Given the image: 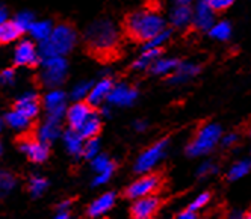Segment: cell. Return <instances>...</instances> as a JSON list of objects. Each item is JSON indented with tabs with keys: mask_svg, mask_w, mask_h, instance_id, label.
Wrapping results in <instances>:
<instances>
[{
	"mask_svg": "<svg viewBox=\"0 0 251 219\" xmlns=\"http://www.w3.org/2000/svg\"><path fill=\"white\" fill-rule=\"evenodd\" d=\"M85 43L89 51L106 58L114 54L120 43V30L114 22L103 18L89 24L85 32Z\"/></svg>",
	"mask_w": 251,
	"mask_h": 219,
	"instance_id": "cell-1",
	"label": "cell"
},
{
	"mask_svg": "<svg viewBox=\"0 0 251 219\" xmlns=\"http://www.w3.org/2000/svg\"><path fill=\"white\" fill-rule=\"evenodd\" d=\"M124 29L132 40L147 43L165 29V20L154 9H139L127 15Z\"/></svg>",
	"mask_w": 251,
	"mask_h": 219,
	"instance_id": "cell-2",
	"label": "cell"
},
{
	"mask_svg": "<svg viewBox=\"0 0 251 219\" xmlns=\"http://www.w3.org/2000/svg\"><path fill=\"white\" fill-rule=\"evenodd\" d=\"M77 33L73 26L70 24H58L53 27V32L49 38L40 43V54L41 58H51V56H64L70 53L76 46Z\"/></svg>",
	"mask_w": 251,
	"mask_h": 219,
	"instance_id": "cell-3",
	"label": "cell"
},
{
	"mask_svg": "<svg viewBox=\"0 0 251 219\" xmlns=\"http://www.w3.org/2000/svg\"><path fill=\"white\" fill-rule=\"evenodd\" d=\"M221 127L215 122H209L204 124L203 127H200L197 135L194 136V139L191 141V144L186 147V153L189 156H201L206 154L209 151H212L215 148L221 139Z\"/></svg>",
	"mask_w": 251,
	"mask_h": 219,
	"instance_id": "cell-4",
	"label": "cell"
},
{
	"mask_svg": "<svg viewBox=\"0 0 251 219\" xmlns=\"http://www.w3.org/2000/svg\"><path fill=\"white\" fill-rule=\"evenodd\" d=\"M68 71V64L64 56H51L43 59V73H41V82L47 88H56L59 86Z\"/></svg>",
	"mask_w": 251,
	"mask_h": 219,
	"instance_id": "cell-5",
	"label": "cell"
},
{
	"mask_svg": "<svg viewBox=\"0 0 251 219\" xmlns=\"http://www.w3.org/2000/svg\"><path fill=\"white\" fill-rule=\"evenodd\" d=\"M162 183V178L157 174H147L142 175L138 180H135L130 186H127L124 195L130 198V199H138V198H144L149 195H153Z\"/></svg>",
	"mask_w": 251,
	"mask_h": 219,
	"instance_id": "cell-6",
	"label": "cell"
},
{
	"mask_svg": "<svg viewBox=\"0 0 251 219\" xmlns=\"http://www.w3.org/2000/svg\"><path fill=\"white\" fill-rule=\"evenodd\" d=\"M167 147H168V141L167 139L159 141V142L153 144L151 147H149L135 162V172L144 174V172H149L151 168H154L157 165V162L164 157V154L167 151Z\"/></svg>",
	"mask_w": 251,
	"mask_h": 219,
	"instance_id": "cell-7",
	"label": "cell"
},
{
	"mask_svg": "<svg viewBox=\"0 0 251 219\" xmlns=\"http://www.w3.org/2000/svg\"><path fill=\"white\" fill-rule=\"evenodd\" d=\"M44 107L47 111V120L59 121L67 115L65 109V94L59 89H53L44 97Z\"/></svg>",
	"mask_w": 251,
	"mask_h": 219,
	"instance_id": "cell-8",
	"label": "cell"
},
{
	"mask_svg": "<svg viewBox=\"0 0 251 219\" xmlns=\"http://www.w3.org/2000/svg\"><path fill=\"white\" fill-rule=\"evenodd\" d=\"M160 207V199L156 195H149L135 199L130 207L132 219H153Z\"/></svg>",
	"mask_w": 251,
	"mask_h": 219,
	"instance_id": "cell-9",
	"label": "cell"
},
{
	"mask_svg": "<svg viewBox=\"0 0 251 219\" xmlns=\"http://www.w3.org/2000/svg\"><path fill=\"white\" fill-rule=\"evenodd\" d=\"M40 56L41 54H40V50L37 49V46L29 40H25V41L19 43V46L15 47L14 62L22 67H32L40 62Z\"/></svg>",
	"mask_w": 251,
	"mask_h": 219,
	"instance_id": "cell-10",
	"label": "cell"
},
{
	"mask_svg": "<svg viewBox=\"0 0 251 219\" xmlns=\"http://www.w3.org/2000/svg\"><path fill=\"white\" fill-rule=\"evenodd\" d=\"M20 150L35 163L46 162L49 157V144L40 141L38 138H25L20 141Z\"/></svg>",
	"mask_w": 251,
	"mask_h": 219,
	"instance_id": "cell-11",
	"label": "cell"
},
{
	"mask_svg": "<svg viewBox=\"0 0 251 219\" xmlns=\"http://www.w3.org/2000/svg\"><path fill=\"white\" fill-rule=\"evenodd\" d=\"M93 106L88 104L86 101H76L73 106H70L67 111V121L70 129L79 130L85 124V121L93 115Z\"/></svg>",
	"mask_w": 251,
	"mask_h": 219,
	"instance_id": "cell-12",
	"label": "cell"
},
{
	"mask_svg": "<svg viewBox=\"0 0 251 219\" xmlns=\"http://www.w3.org/2000/svg\"><path fill=\"white\" fill-rule=\"evenodd\" d=\"M213 9L209 6L207 0H200L195 5L194 15H192V23L197 29L200 30H210L212 26L215 24V15Z\"/></svg>",
	"mask_w": 251,
	"mask_h": 219,
	"instance_id": "cell-13",
	"label": "cell"
},
{
	"mask_svg": "<svg viewBox=\"0 0 251 219\" xmlns=\"http://www.w3.org/2000/svg\"><path fill=\"white\" fill-rule=\"evenodd\" d=\"M138 97L136 89L126 83H118L112 88L107 103H111L114 106H130Z\"/></svg>",
	"mask_w": 251,
	"mask_h": 219,
	"instance_id": "cell-14",
	"label": "cell"
},
{
	"mask_svg": "<svg viewBox=\"0 0 251 219\" xmlns=\"http://www.w3.org/2000/svg\"><path fill=\"white\" fill-rule=\"evenodd\" d=\"M112 88H114V82L111 79H101L100 82L93 85L91 91H89V94L86 97V103L91 104L93 107L100 106L103 101H107Z\"/></svg>",
	"mask_w": 251,
	"mask_h": 219,
	"instance_id": "cell-15",
	"label": "cell"
},
{
	"mask_svg": "<svg viewBox=\"0 0 251 219\" xmlns=\"http://www.w3.org/2000/svg\"><path fill=\"white\" fill-rule=\"evenodd\" d=\"M114 204H115V194L106 192L101 196H99L96 201L91 203V206H89L86 210V215L89 218H99V216L104 215L106 212H109Z\"/></svg>",
	"mask_w": 251,
	"mask_h": 219,
	"instance_id": "cell-16",
	"label": "cell"
},
{
	"mask_svg": "<svg viewBox=\"0 0 251 219\" xmlns=\"http://www.w3.org/2000/svg\"><path fill=\"white\" fill-rule=\"evenodd\" d=\"M15 109L17 111H20L22 114L27 115L29 118H33V117H37L40 112V98L37 97V94L27 93L17 100Z\"/></svg>",
	"mask_w": 251,
	"mask_h": 219,
	"instance_id": "cell-17",
	"label": "cell"
},
{
	"mask_svg": "<svg viewBox=\"0 0 251 219\" xmlns=\"http://www.w3.org/2000/svg\"><path fill=\"white\" fill-rule=\"evenodd\" d=\"M192 15L194 11L189 8V5H177L170 14V22L174 27H186L189 23H192Z\"/></svg>",
	"mask_w": 251,
	"mask_h": 219,
	"instance_id": "cell-18",
	"label": "cell"
},
{
	"mask_svg": "<svg viewBox=\"0 0 251 219\" xmlns=\"http://www.w3.org/2000/svg\"><path fill=\"white\" fill-rule=\"evenodd\" d=\"M38 139L46 142V144H50L55 139L59 138L61 135V125H59V121H51V120H47L40 129H38V133H37Z\"/></svg>",
	"mask_w": 251,
	"mask_h": 219,
	"instance_id": "cell-19",
	"label": "cell"
},
{
	"mask_svg": "<svg viewBox=\"0 0 251 219\" xmlns=\"http://www.w3.org/2000/svg\"><path fill=\"white\" fill-rule=\"evenodd\" d=\"M64 144L68 150V153L79 156L83 151V138L80 136V133L75 129H70L68 132L64 133Z\"/></svg>",
	"mask_w": 251,
	"mask_h": 219,
	"instance_id": "cell-20",
	"label": "cell"
},
{
	"mask_svg": "<svg viewBox=\"0 0 251 219\" xmlns=\"http://www.w3.org/2000/svg\"><path fill=\"white\" fill-rule=\"evenodd\" d=\"M199 73H200L199 65H195V64H180V65H178V68L173 73L171 82L173 83L186 82V80L192 79L195 74H199Z\"/></svg>",
	"mask_w": 251,
	"mask_h": 219,
	"instance_id": "cell-21",
	"label": "cell"
},
{
	"mask_svg": "<svg viewBox=\"0 0 251 219\" xmlns=\"http://www.w3.org/2000/svg\"><path fill=\"white\" fill-rule=\"evenodd\" d=\"M180 62L177 59H173V58H165V59H157L151 67V73L153 74H159V76H168V74H173V73L178 68Z\"/></svg>",
	"mask_w": 251,
	"mask_h": 219,
	"instance_id": "cell-22",
	"label": "cell"
},
{
	"mask_svg": "<svg viewBox=\"0 0 251 219\" xmlns=\"http://www.w3.org/2000/svg\"><path fill=\"white\" fill-rule=\"evenodd\" d=\"M100 127H101L100 117H99L96 112H93V115L85 121V124L80 127V129H79L77 132L80 133V136H82L83 139H91V138H96V136L99 135Z\"/></svg>",
	"mask_w": 251,
	"mask_h": 219,
	"instance_id": "cell-23",
	"label": "cell"
},
{
	"mask_svg": "<svg viewBox=\"0 0 251 219\" xmlns=\"http://www.w3.org/2000/svg\"><path fill=\"white\" fill-rule=\"evenodd\" d=\"M23 32L20 27L12 22H5L3 24H0V44H9L15 40H19V36Z\"/></svg>",
	"mask_w": 251,
	"mask_h": 219,
	"instance_id": "cell-24",
	"label": "cell"
},
{
	"mask_svg": "<svg viewBox=\"0 0 251 219\" xmlns=\"http://www.w3.org/2000/svg\"><path fill=\"white\" fill-rule=\"evenodd\" d=\"M30 120H32V118H29L27 115L22 114L20 111H17V109H14L12 112H9V114L6 115V122H8V125L11 127V129L19 130V132H20V130L29 129Z\"/></svg>",
	"mask_w": 251,
	"mask_h": 219,
	"instance_id": "cell-25",
	"label": "cell"
},
{
	"mask_svg": "<svg viewBox=\"0 0 251 219\" xmlns=\"http://www.w3.org/2000/svg\"><path fill=\"white\" fill-rule=\"evenodd\" d=\"M29 32H30V35H32V38H33V40H37V41L43 43V41H46V40L49 38V36L51 35L53 26H51V23L47 22V20H44V22H33V24L30 26Z\"/></svg>",
	"mask_w": 251,
	"mask_h": 219,
	"instance_id": "cell-26",
	"label": "cell"
},
{
	"mask_svg": "<svg viewBox=\"0 0 251 219\" xmlns=\"http://www.w3.org/2000/svg\"><path fill=\"white\" fill-rule=\"evenodd\" d=\"M160 54V49H151V50H144L141 56L133 62V70H146L150 68Z\"/></svg>",
	"mask_w": 251,
	"mask_h": 219,
	"instance_id": "cell-27",
	"label": "cell"
},
{
	"mask_svg": "<svg viewBox=\"0 0 251 219\" xmlns=\"http://www.w3.org/2000/svg\"><path fill=\"white\" fill-rule=\"evenodd\" d=\"M209 35L212 38L218 40V41H226L230 38L231 35V26L227 22H220V23H215L212 26V29L209 30Z\"/></svg>",
	"mask_w": 251,
	"mask_h": 219,
	"instance_id": "cell-28",
	"label": "cell"
},
{
	"mask_svg": "<svg viewBox=\"0 0 251 219\" xmlns=\"http://www.w3.org/2000/svg\"><path fill=\"white\" fill-rule=\"evenodd\" d=\"M251 170V160H241L238 163H235L230 171H228V180H239L242 177H245Z\"/></svg>",
	"mask_w": 251,
	"mask_h": 219,
	"instance_id": "cell-29",
	"label": "cell"
},
{
	"mask_svg": "<svg viewBox=\"0 0 251 219\" xmlns=\"http://www.w3.org/2000/svg\"><path fill=\"white\" fill-rule=\"evenodd\" d=\"M91 162H93V170L97 174L104 172L107 170H115V163L106 154H97L94 159H91Z\"/></svg>",
	"mask_w": 251,
	"mask_h": 219,
	"instance_id": "cell-30",
	"label": "cell"
},
{
	"mask_svg": "<svg viewBox=\"0 0 251 219\" xmlns=\"http://www.w3.org/2000/svg\"><path fill=\"white\" fill-rule=\"evenodd\" d=\"M15 186V177L8 171H0V198L6 196Z\"/></svg>",
	"mask_w": 251,
	"mask_h": 219,
	"instance_id": "cell-31",
	"label": "cell"
},
{
	"mask_svg": "<svg viewBox=\"0 0 251 219\" xmlns=\"http://www.w3.org/2000/svg\"><path fill=\"white\" fill-rule=\"evenodd\" d=\"M171 38V30L168 29H164L160 33H157L156 36H153V38L150 41H147L144 44V50H151V49H160L162 47L168 40Z\"/></svg>",
	"mask_w": 251,
	"mask_h": 219,
	"instance_id": "cell-32",
	"label": "cell"
},
{
	"mask_svg": "<svg viewBox=\"0 0 251 219\" xmlns=\"http://www.w3.org/2000/svg\"><path fill=\"white\" fill-rule=\"evenodd\" d=\"M47 189V180L40 175H33L29 180V192L33 196H40Z\"/></svg>",
	"mask_w": 251,
	"mask_h": 219,
	"instance_id": "cell-33",
	"label": "cell"
},
{
	"mask_svg": "<svg viewBox=\"0 0 251 219\" xmlns=\"http://www.w3.org/2000/svg\"><path fill=\"white\" fill-rule=\"evenodd\" d=\"M91 88H93L91 82H80V83H77L73 89H71V98L76 100V101H82L83 98L88 97Z\"/></svg>",
	"mask_w": 251,
	"mask_h": 219,
	"instance_id": "cell-34",
	"label": "cell"
},
{
	"mask_svg": "<svg viewBox=\"0 0 251 219\" xmlns=\"http://www.w3.org/2000/svg\"><path fill=\"white\" fill-rule=\"evenodd\" d=\"M33 15L30 14V12H27V11H23V12H19L15 15V18H14V23L20 27V30L22 32H26V30H29L30 29V26L33 24Z\"/></svg>",
	"mask_w": 251,
	"mask_h": 219,
	"instance_id": "cell-35",
	"label": "cell"
},
{
	"mask_svg": "<svg viewBox=\"0 0 251 219\" xmlns=\"http://www.w3.org/2000/svg\"><path fill=\"white\" fill-rule=\"evenodd\" d=\"M99 150H100V142L96 138L85 139L82 156H85L86 159H94L99 154Z\"/></svg>",
	"mask_w": 251,
	"mask_h": 219,
	"instance_id": "cell-36",
	"label": "cell"
},
{
	"mask_svg": "<svg viewBox=\"0 0 251 219\" xmlns=\"http://www.w3.org/2000/svg\"><path fill=\"white\" fill-rule=\"evenodd\" d=\"M209 199H210V194H209V192H203V194H200V195L197 196V198L194 199V201L189 204V209L194 210V212L200 210V209H203V207L209 203Z\"/></svg>",
	"mask_w": 251,
	"mask_h": 219,
	"instance_id": "cell-37",
	"label": "cell"
},
{
	"mask_svg": "<svg viewBox=\"0 0 251 219\" xmlns=\"http://www.w3.org/2000/svg\"><path fill=\"white\" fill-rule=\"evenodd\" d=\"M235 0H207L209 6L213 9V11H224L227 9L228 6L233 5Z\"/></svg>",
	"mask_w": 251,
	"mask_h": 219,
	"instance_id": "cell-38",
	"label": "cell"
},
{
	"mask_svg": "<svg viewBox=\"0 0 251 219\" xmlns=\"http://www.w3.org/2000/svg\"><path fill=\"white\" fill-rule=\"evenodd\" d=\"M114 171H115V170H107V171H104V172L97 174V175L94 177V180H93V186H101V185L107 183V181H109V178L112 177Z\"/></svg>",
	"mask_w": 251,
	"mask_h": 219,
	"instance_id": "cell-39",
	"label": "cell"
},
{
	"mask_svg": "<svg viewBox=\"0 0 251 219\" xmlns=\"http://www.w3.org/2000/svg\"><path fill=\"white\" fill-rule=\"evenodd\" d=\"M14 80H15V73L12 70H5L0 73V85L6 86V85L14 83Z\"/></svg>",
	"mask_w": 251,
	"mask_h": 219,
	"instance_id": "cell-40",
	"label": "cell"
},
{
	"mask_svg": "<svg viewBox=\"0 0 251 219\" xmlns=\"http://www.w3.org/2000/svg\"><path fill=\"white\" fill-rule=\"evenodd\" d=\"M215 171H217V168H215L213 163L206 162V163H203V165L200 167V170H199V175H209V174H212V172H215Z\"/></svg>",
	"mask_w": 251,
	"mask_h": 219,
	"instance_id": "cell-41",
	"label": "cell"
},
{
	"mask_svg": "<svg viewBox=\"0 0 251 219\" xmlns=\"http://www.w3.org/2000/svg\"><path fill=\"white\" fill-rule=\"evenodd\" d=\"M238 139H239V136L236 133H228L221 139V142H223V145H226V147H231V145H235L238 142Z\"/></svg>",
	"mask_w": 251,
	"mask_h": 219,
	"instance_id": "cell-42",
	"label": "cell"
},
{
	"mask_svg": "<svg viewBox=\"0 0 251 219\" xmlns=\"http://www.w3.org/2000/svg\"><path fill=\"white\" fill-rule=\"evenodd\" d=\"M176 219H199V216H197L194 210L188 209V210H183L182 213H178Z\"/></svg>",
	"mask_w": 251,
	"mask_h": 219,
	"instance_id": "cell-43",
	"label": "cell"
},
{
	"mask_svg": "<svg viewBox=\"0 0 251 219\" xmlns=\"http://www.w3.org/2000/svg\"><path fill=\"white\" fill-rule=\"evenodd\" d=\"M53 219H70V212L68 210H59Z\"/></svg>",
	"mask_w": 251,
	"mask_h": 219,
	"instance_id": "cell-44",
	"label": "cell"
},
{
	"mask_svg": "<svg viewBox=\"0 0 251 219\" xmlns=\"http://www.w3.org/2000/svg\"><path fill=\"white\" fill-rule=\"evenodd\" d=\"M6 17H8L6 9H5L3 6H0V24H3L5 22H8V20H6Z\"/></svg>",
	"mask_w": 251,
	"mask_h": 219,
	"instance_id": "cell-45",
	"label": "cell"
},
{
	"mask_svg": "<svg viewBox=\"0 0 251 219\" xmlns=\"http://www.w3.org/2000/svg\"><path fill=\"white\" fill-rule=\"evenodd\" d=\"M70 206H71V201H67V199H65V201H62V203L58 206V210H68Z\"/></svg>",
	"mask_w": 251,
	"mask_h": 219,
	"instance_id": "cell-46",
	"label": "cell"
},
{
	"mask_svg": "<svg viewBox=\"0 0 251 219\" xmlns=\"http://www.w3.org/2000/svg\"><path fill=\"white\" fill-rule=\"evenodd\" d=\"M227 219H244V216L239 212H233L227 216Z\"/></svg>",
	"mask_w": 251,
	"mask_h": 219,
	"instance_id": "cell-47",
	"label": "cell"
},
{
	"mask_svg": "<svg viewBox=\"0 0 251 219\" xmlns=\"http://www.w3.org/2000/svg\"><path fill=\"white\" fill-rule=\"evenodd\" d=\"M136 130H146V122H136Z\"/></svg>",
	"mask_w": 251,
	"mask_h": 219,
	"instance_id": "cell-48",
	"label": "cell"
},
{
	"mask_svg": "<svg viewBox=\"0 0 251 219\" xmlns=\"http://www.w3.org/2000/svg\"><path fill=\"white\" fill-rule=\"evenodd\" d=\"M191 0H176V3L177 5H189Z\"/></svg>",
	"mask_w": 251,
	"mask_h": 219,
	"instance_id": "cell-49",
	"label": "cell"
},
{
	"mask_svg": "<svg viewBox=\"0 0 251 219\" xmlns=\"http://www.w3.org/2000/svg\"><path fill=\"white\" fill-rule=\"evenodd\" d=\"M2 129H3V121L0 120V132H2Z\"/></svg>",
	"mask_w": 251,
	"mask_h": 219,
	"instance_id": "cell-50",
	"label": "cell"
},
{
	"mask_svg": "<svg viewBox=\"0 0 251 219\" xmlns=\"http://www.w3.org/2000/svg\"><path fill=\"white\" fill-rule=\"evenodd\" d=\"M244 219H251V215H248V216H244Z\"/></svg>",
	"mask_w": 251,
	"mask_h": 219,
	"instance_id": "cell-51",
	"label": "cell"
},
{
	"mask_svg": "<svg viewBox=\"0 0 251 219\" xmlns=\"http://www.w3.org/2000/svg\"><path fill=\"white\" fill-rule=\"evenodd\" d=\"M2 151H3V148H2V144H0V154H2Z\"/></svg>",
	"mask_w": 251,
	"mask_h": 219,
	"instance_id": "cell-52",
	"label": "cell"
},
{
	"mask_svg": "<svg viewBox=\"0 0 251 219\" xmlns=\"http://www.w3.org/2000/svg\"><path fill=\"white\" fill-rule=\"evenodd\" d=\"M250 135H251V130H250Z\"/></svg>",
	"mask_w": 251,
	"mask_h": 219,
	"instance_id": "cell-53",
	"label": "cell"
}]
</instances>
